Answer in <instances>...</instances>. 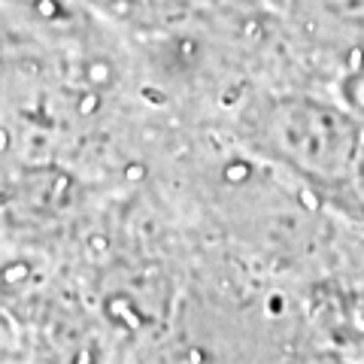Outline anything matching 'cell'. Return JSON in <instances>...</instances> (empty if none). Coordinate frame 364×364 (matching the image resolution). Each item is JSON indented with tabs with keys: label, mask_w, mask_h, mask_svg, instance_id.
Wrapping results in <instances>:
<instances>
[{
	"label": "cell",
	"mask_w": 364,
	"mask_h": 364,
	"mask_svg": "<svg viewBox=\"0 0 364 364\" xmlns=\"http://www.w3.org/2000/svg\"><path fill=\"white\" fill-rule=\"evenodd\" d=\"M358 179H361V191H364V152H361V164H358Z\"/></svg>",
	"instance_id": "cell-1"
}]
</instances>
